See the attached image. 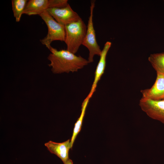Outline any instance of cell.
<instances>
[{"label":"cell","mask_w":164,"mask_h":164,"mask_svg":"<svg viewBox=\"0 0 164 164\" xmlns=\"http://www.w3.org/2000/svg\"><path fill=\"white\" fill-rule=\"evenodd\" d=\"M90 98L88 95L82 103L81 113L80 117L75 124L73 134L71 139L70 140L71 143L72 147L77 136L81 130L82 121L85 114L86 108Z\"/></svg>","instance_id":"obj_11"},{"label":"cell","mask_w":164,"mask_h":164,"mask_svg":"<svg viewBox=\"0 0 164 164\" xmlns=\"http://www.w3.org/2000/svg\"><path fill=\"white\" fill-rule=\"evenodd\" d=\"M162 100H164V97L162 98Z\"/></svg>","instance_id":"obj_16"},{"label":"cell","mask_w":164,"mask_h":164,"mask_svg":"<svg viewBox=\"0 0 164 164\" xmlns=\"http://www.w3.org/2000/svg\"><path fill=\"white\" fill-rule=\"evenodd\" d=\"M143 98L154 100H161L164 97V74L157 73L155 81L149 89L142 90Z\"/></svg>","instance_id":"obj_7"},{"label":"cell","mask_w":164,"mask_h":164,"mask_svg":"<svg viewBox=\"0 0 164 164\" xmlns=\"http://www.w3.org/2000/svg\"><path fill=\"white\" fill-rule=\"evenodd\" d=\"M27 2V0H12V10L16 22L20 21Z\"/></svg>","instance_id":"obj_13"},{"label":"cell","mask_w":164,"mask_h":164,"mask_svg":"<svg viewBox=\"0 0 164 164\" xmlns=\"http://www.w3.org/2000/svg\"><path fill=\"white\" fill-rule=\"evenodd\" d=\"M111 43L110 41L107 42L104 44L100 55V58L96 68L95 72L94 81L92 87L88 95L91 98L96 90L97 84L101 77L104 73L105 66L106 60L108 52L111 47Z\"/></svg>","instance_id":"obj_8"},{"label":"cell","mask_w":164,"mask_h":164,"mask_svg":"<svg viewBox=\"0 0 164 164\" xmlns=\"http://www.w3.org/2000/svg\"><path fill=\"white\" fill-rule=\"evenodd\" d=\"M95 1L91 2L90 15L89 17L86 34L82 45L87 48L89 52L88 60L89 63L94 61V57L97 55L100 56L102 50L97 44L93 22V14Z\"/></svg>","instance_id":"obj_4"},{"label":"cell","mask_w":164,"mask_h":164,"mask_svg":"<svg viewBox=\"0 0 164 164\" xmlns=\"http://www.w3.org/2000/svg\"><path fill=\"white\" fill-rule=\"evenodd\" d=\"M49 50L51 53L47 58L50 63L48 65L54 73L77 72L89 63L88 60L67 50H58L51 46Z\"/></svg>","instance_id":"obj_1"},{"label":"cell","mask_w":164,"mask_h":164,"mask_svg":"<svg viewBox=\"0 0 164 164\" xmlns=\"http://www.w3.org/2000/svg\"><path fill=\"white\" fill-rule=\"evenodd\" d=\"M66 36L64 42L67 50L75 54L82 45L87 32V26L81 18L65 26Z\"/></svg>","instance_id":"obj_2"},{"label":"cell","mask_w":164,"mask_h":164,"mask_svg":"<svg viewBox=\"0 0 164 164\" xmlns=\"http://www.w3.org/2000/svg\"><path fill=\"white\" fill-rule=\"evenodd\" d=\"M64 164H73V162L72 161L69 159Z\"/></svg>","instance_id":"obj_15"},{"label":"cell","mask_w":164,"mask_h":164,"mask_svg":"<svg viewBox=\"0 0 164 164\" xmlns=\"http://www.w3.org/2000/svg\"><path fill=\"white\" fill-rule=\"evenodd\" d=\"M45 145L51 153L55 154L60 158L64 164L69 159V151L72 147L70 139L61 143L50 141L45 143Z\"/></svg>","instance_id":"obj_9"},{"label":"cell","mask_w":164,"mask_h":164,"mask_svg":"<svg viewBox=\"0 0 164 164\" xmlns=\"http://www.w3.org/2000/svg\"><path fill=\"white\" fill-rule=\"evenodd\" d=\"M46 11L58 22L64 26L77 21L81 19L70 5L61 8H49Z\"/></svg>","instance_id":"obj_6"},{"label":"cell","mask_w":164,"mask_h":164,"mask_svg":"<svg viewBox=\"0 0 164 164\" xmlns=\"http://www.w3.org/2000/svg\"><path fill=\"white\" fill-rule=\"evenodd\" d=\"M49 8H63L68 4L67 0H49Z\"/></svg>","instance_id":"obj_14"},{"label":"cell","mask_w":164,"mask_h":164,"mask_svg":"<svg viewBox=\"0 0 164 164\" xmlns=\"http://www.w3.org/2000/svg\"><path fill=\"white\" fill-rule=\"evenodd\" d=\"M139 105L149 117L164 124V100H154L142 98Z\"/></svg>","instance_id":"obj_5"},{"label":"cell","mask_w":164,"mask_h":164,"mask_svg":"<svg viewBox=\"0 0 164 164\" xmlns=\"http://www.w3.org/2000/svg\"><path fill=\"white\" fill-rule=\"evenodd\" d=\"M49 0H30L28 1L23 14L39 15L50 8Z\"/></svg>","instance_id":"obj_10"},{"label":"cell","mask_w":164,"mask_h":164,"mask_svg":"<svg viewBox=\"0 0 164 164\" xmlns=\"http://www.w3.org/2000/svg\"><path fill=\"white\" fill-rule=\"evenodd\" d=\"M39 15L48 28L46 36L40 40L42 44L49 50L51 46L50 45L52 42L56 40L64 42L66 36L65 26L57 22L47 11Z\"/></svg>","instance_id":"obj_3"},{"label":"cell","mask_w":164,"mask_h":164,"mask_svg":"<svg viewBox=\"0 0 164 164\" xmlns=\"http://www.w3.org/2000/svg\"><path fill=\"white\" fill-rule=\"evenodd\" d=\"M148 59L156 73L164 74V52L151 54Z\"/></svg>","instance_id":"obj_12"}]
</instances>
